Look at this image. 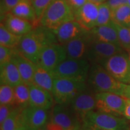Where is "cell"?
<instances>
[{
    "mask_svg": "<svg viewBox=\"0 0 130 130\" xmlns=\"http://www.w3.org/2000/svg\"><path fill=\"white\" fill-rule=\"evenodd\" d=\"M34 28L30 32L22 36L17 47L23 56L35 64L39 62L40 56L45 46L58 42L53 31L43 27Z\"/></svg>",
    "mask_w": 130,
    "mask_h": 130,
    "instance_id": "1",
    "label": "cell"
},
{
    "mask_svg": "<svg viewBox=\"0 0 130 130\" xmlns=\"http://www.w3.org/2000/svg\"><path fill=\"white\" fill-rule=\"evenodd\" d=\"M125 118L96 110L90 112L83 120V128L86 130H130Z\"/></svg>",
    "mask_w": 130,
    "mask_h": 130,
    "instance_id": "2",
    "label": "cell"
},
{
    "mask_svg": "<svg viewBox=\"0 0 130 130\" xmlns=\"http://www.w3.org/2000/svg\"><path fill=\"white\" fill-rule=\"evenodd\" d=\"M87 80L89 86L95 93L111 92L121 94L123 83L112 77L101 64H91Z\"/></svg>",
    "mask_w": 130,
    "mask_h": 130,
    "instance_id": "3",
    "label": "cell"
},
{
    "mask_svg": "<svg viewBox=\"0 0 130 130\" xmlns=\"http://www.w3.org/2000/svg\"><path fill=\"white\" fill-rule=\"evenodd\" d=\"M73 20H75L74 13L66 0H53L42 16L40 25L53 31Z\"/></svg>",
    "mask_w": 130,
    "mask_h": 130,
    "instance_id": "4",
    "label": "cell"
},
{
    "mask_svg": "<svg viewBox=\"0 0 130 130\" xmlns=\"http://www.w3.org/2000/svg\"><path fill=\"white\" fill-rule=\"evenodd\" d=\"M86 81L54 78L52 94L56 104H70L77 96L87 89Z\"/></svg>",
    "mask_w": 130,
    "mask_h": 130,
    "instance_id": "5",
    "label": "cell"
},
{
    "mask_svg": "<svg viewBox=\"0 0 130 130\" xmlns=\"http://www.w3.org/2000/svg\"><path fill=\"white\" fill-rule=\"evenodd\" d=\"M91 64L86 58H66L51 74L54 78H68L87 81Z\"/></svg>",
    "mask_w": 130,
    "mask_h": 130,
    "instance_id": "6",
    "label": "cell"
},
{
    "mask_svg": "<svg viewBox=\"0 0 130 130\" xmlns=\"http://www.w3.org/2000/svg\"><path fill=\"white\" fill-rule=\"evenodd\" d=\"M51 121L60 126L63 130H78L83 128L82 121L75 113L71 104H56L54 105Z\"/></svg>",
    "mask_w": 130,
    "mask_h": 130,
    "instance_id": "7",
    "label": "cell"
},
{
    "mask_svg": "<svg viewBox=\"0 0 130 130\" xmlns=\"http://www.w3.org/2000/svg\"><path fill=\"white\" fill-rule=\"evenodd\" d=\"M102 66L117 80L123 83H130V60L123 53L116 54L105 61Z\"/></svg>",
    "mask_w": 130,
    "mask_h": 130,
    "instance_id": "8",
    "label": "cell"
},
{
    "mask_svg": "<svg viewBox=\"0 0 130 130\" xmlns=\"http://www.w3.org/2000/svg\"><path fill=\"white\" fill-rule=\"evenodd\" d=\"M120 45L108 42L92 41L87 50L86 59L91 64H102L107 59L116 54L123 53Z\"/></svg>",
    "mask_w": 130,
    "mask_h": 130,
    "instance_id": "9",
    "label": "cell"
},
{
    "mask_svg": "<svg viewBox=\"0 0 130 130\" xmlns=\"http://www.w3.org/2000/svg\"><path fill=\"white\" fill-rule=\"evenodd\" d=\"M95 97L96 110L123 116L128 98L111 92L96 93Z\"/></svg>",
    "mask_w": 130,
    "mask_h": 130,
    "instance_id": "10",
    "label": "cell"
},
{
    "mask_svg": "<svg viewBox=\"0 0 130 130\" xmlns=\"http://www.w3.org/2000/svg\"><path fill=\"white\" fill-rule=\"evenodd\" d=\"M66 58L67 55L64 45L56 42L44 47L37 64L51 72Z\"/></svg>",
    "mask_w": 130,
    "mask_h": 130,
    "instance_id": "11",
    "label": "cell"
},
{
    "mask_svg": "<svg viewBox=\"0 0 130 130\" xmlns=\"http://www.w3.org/2000/svg\"><path fill=\"white\" fill-rule=\"evenodd\" d=\"M22 123L29 130H42L48 123L47 110L28 105L22 110Z\"/></svg>",
    "mask_w": 130,
    "mask_h": 130,
    "instance_id": "12",
    "label": "cell"
},
{
    "mask_svg": "<svg viewBox=\"0 0 130 130\" xmlns=\"http://www.w3.org/2000/svg\"><path fill=\"white\" fill-rule=\"evenodd\" d=\"M99 5L88 1L74 13L75 20L86 31H90L96 27L98 15Z\"/></svg>",
    "mask_w": 130,
    "mask_h": 130,
    "instance_id": "13",
    "label": "cell"
},
{
    "mask_svg": "<svg viewBox=\"0 0 130 130\" xmlns=\"http://www.w3.org/2000/svg\"><path fill=\"white\" fill-rule=\"evenodd\" d=\"M90 32L87 31L64 45L67 58L83 59L86 58L87 50L92 42Z\"/></svg>",
    "mask_w": 130,
    "mask_h": 130,
    "instance_id": "14",
    "label": "cell"
},
{
    "mask_svg": "<svg viewBox=\"0 0 130 130\" xmlns=\"http://www.w3.org/2000/svg\"><path fill=\"white\" fill-rule=\"evenodd\" d=\"M70 104L83 122L86 115L96 109L95 93L90 92L86 89L75 98Z\"/></svg>",
    "mask_w": 130,
    "mask_h": 130,
    "instance_id": "15",
    "label": "cell"
},
{
    "mask_svg": "<svg viewBox=\"0 0 130 130\" xmlns=\"http://www.w3.org/2000/svg\"><path fill=\"white\" fill-rule=\"evenodd\" d=\"M53 31L58 43L64 45L88 31L84 30L77 21L73 20L65 22Z\"/></svg>",
    "mask_w": 130,
    "mask_h": 130,
    "instance_id": "16",
    "label": "cell"
},
{
    "mask_svg": "<svg viewBox=\"0 0 130 130\" xmlns=\"http://www.w3.org/2000/svg\"><path fill=\"white\" fill-rule=\"evenodd\" d=\"M30 103L29 105L46 110L54 105V100L51 92L39 87L34 83L29 84Z\"/></svg>",
    "mask_w": 130,
    "mask_h": 130,
    "instance_id": "17",
    "label": "cell"
},
{
    "mask_svg": "<svg viewBox=\"0 0 130 130\" xmlns=\"http://www.w3.org/2000/svg\"><path fill=\"white\" fill-rule=\"evenodd\" d=\"M2 23L9 31L16 35L22 36L35 28L30 21L9 13L1 18Z\"/></svg>",
    "mask_w": 130,
    "mask_h": 130,
    "instance_id": "18",
    "label": "cell"
},
{
    "mask_svg": "<svg viewBox=\"0 0 130 130\" xmlns=\"http://www.w3.org/2000/svg\"><path fill=\"white\" fill-rule=\"evenodd\" d=\"M12 61L17 66L23 83L28 85L32 83L36 64L25 57L17 48H14Z\"/></svg>",
    "mask_w": 130,
    "mask_h": 130,
    "instance_id": "19",
    "label": "cell"
},
{
    "mask_svg": "<svg viewBox=\"0 0 130 130\" xmlns=\"http://www.w3.org/2000/svg\"><path fill=\"white\" fill-rule=\"evenodd\" d=\"M89 32L92 41L108 42L120 45L118 32L113 21L107 25L96 26L89 31Z\"/></svg>",
    "mask_w": 130,
    "mask_h": 130,
    "instance_id": "20",
    "label": "cell"
},
{
    "mask_svg": "<svg viewBox=\"0 0 130 130\" xmlns=\"http://www.w3.org/2000/svg\"><path fill=\"white\" fill-rule=\"evenodd\" d=\"M0 67L1 84H7L15 87L23 83L17 66L12 60L1 65Z\"/></svg>",
    "mask_w": 130,
    "mask_h": 130,
    "instance_id": "21",
    "label": "cell"
},
{
    "mask_svg": "<svg viewBox=\"0 0 130 130\" xmlns=\"http://www.w3.org/2000/svg\"><path fill=\"white\" fill-rule=\"evenodd\" d=\"M10 13L21 18L30 21L33 25L35 28L40 25L31 0H21Z\"/></svg>",
    "mask_w": 130,
    "mask_h": 130,
    "instance_id": "22",
    "label": "cell"
},
{
    "mask_svg": "<svg viewBox=\"0 0 130 130\" xmlns=\"http://www.w3.org/2000/svg\"><path fill=\"white\" fill-rule=\"evenodd\" d=\"M54 79L51 72L42 68L39 64H36L32 83L52 93Z\"/></svg>",
    "mask_w": 130,
    "mask_h": 130,
    "instance_id": "23",
    "label": "cell"
},
{
    "mask_svg": "<svg viewBox=\"0 0 130 130\" xmlns=\"http://www.w3.org/2000/svg\"><path fill=\"white\" fill-rule=\"evenodd\" d=\"M14 105L19 108H26L30 103V88L28 84L22 83L14 87Z\"/></svg>",
    "mask_w": 130,
    "mask_h": 130,
    "instance_id": "24",
    "label": "cell"
},
{
    "mask_svg": "<svg viewBox=\"0 0 130 130\" xmlns=\"http://www.w3.org/2000/svg\"><path fill=\"white\" fill-rule=\"evenodd\" d=\"M22 36L13 33L2 23L0 25V45L11 48H17Z\"/></svg>",
    "mask_w": 130,
    "mask_h": 130,
    "instance_id": "25",
    "label": "cell"
},
{
    "mask_svg": "<svg viewBox=\"0 0 130 130\" xmlns=\"http://www.w3.org/2000/svg\"><path fill=\"white\" fill-rule=\"evenodd\" d=\"M22 108L15 107L10 115L1 124V130H16L22 124Z\"/></svg>",
    "mask_w": 130,
    "mask_h": 130,
    "instance_id": "26",
    "label": "cell"
},
{
    "mask_svg": "<svg viewBox=\"0 0 130 130\" xmlns=\"http://www.w3.org/2000/svg\"><path fill=\"white\" fill-rule=\"evenodd\" d=\"M112 21L119 25L129 27L130 24V7L125 4L112 11Z\"/></svg>",
    "mask_w": 130,
    "mask_h": 130,
    "instance_id": "27",
    "label": "cell"
},
{
    "mask_svg": "<svg viewBox=\"0 0 130 130\" xmlns=\"http://www.w3.org/2000/svg\"><path fill=\"white\" fill-rule=\"evenodd\" d=\"M113 23L118 32L120 45L123 49L128 51L130 49V28L119 25L115 22Z\"/></svg>",
    "mask_w": 130,
    "mask_h": 130,
    "instance_id": "28",
    "label": "cell"
},
{
    "mask_svg": "<svg viewBox=\"0 0 130 130\" xmlns=\"http://www.w3.org/2000/svg\"><path fill=\"white\" fill-rule=\"evenodd\" d=\"M112 22V10L106 2L99 5L96 26L107 25Z\"/></svg>",
    "mask_w": 130,
    "mask_h": 130,
    "instance_id": "29",
    "label": "cell"
},
{
    "mask_svg": "<svg viewBox=\"0 0 130 130\" xmlns=\"http://www.w3.org/2000/svg\"><path fill=\"white\" fill-rule=\"evenodd\" d=\"M0 104L14 105V87L7 84H1Z\"/></svg>",
    "mask_w": 130,
    "mask_h": 130,
    "instance_id": "30",
    "label": "cell"
},
{
    "mask_svg": "<svg viewBox=\"0 0 130 130\" xmlns=\"http://www.w3.org/2000/svg\"><path fill=\"white\" fill-rule=\"evenodd\" d=\"M31 1L35 9L37 19L40 23L42 16L53 0H31Z\"/></svg>",
    "mask_w": 130,
    "mask_h": 130,
    "instance_id": "31",
    "label": "cell"
},
{
    "mask_svg": "<svg viewBox=\"0 0 130 130\" xmlns=\"http://www.w3.org/2000/svg\"><path fill=\"white\" fill-rule=\"evenodd\" d=\"M21 0H1L0 1V16L1 18L12 12L13 8Z\"/></svg>",
    "mask_w": 130,
    "mask_h": 130,
    "instance_id": "32",
    "label": "cell"
},
{
    "mask_svg": "<svg viewBox=\"0 0 130 130\" xmlns=\"http://www.w3.org/2000/svg\"><path fill=\"white\" fill-rule=\"evenodd\" d=\"M14 48L0 45V66L12 60Z\"/></svg>",
    "mask_w": 130,
    "mask_h": 130,
    "instance_id": "33",
    "label": "cell"
},
{
    "mask_svg": "<svg viewBox=\"0 0 130 130\" xmlns=\"http://www.w3.org/2000/svg\"><path fill=\"white\" fill-rule=\"evenodd\" d=\"M13 105H1L0 106V123H2L15 108Z\"/></svg>",
    "mask_w": 130,
    "mask_h": 130,
    "instance_id": "34",
    "label": "cell"
},
{
    "mask_svg": "<svg viewBox=\"0 0 130 130\" xmlns=\"http://www.w3.org/2000/svg\"><path fill=\"white\" fill-rule=\"evenodd\" d=\"M69 6L75 13L77 10L84 6L89 0H66Z\"/></svg>",
    "mask_w": 130,
    "mask_h": 130,
    "instance_id": "35",
    "label": "cell"
},
{
    "mask_svg": "<svg viewBox=\"0 0 130 130\" xmlns=\"http://www.w3.org/2000/svg\"><path fill=\"white\" fill-rule=\"evenodd\" d=\"M106 3L108 5L111 10L113 11L123 5L127 4L128 1L127 0H107Z\"/></svg>",
    "mask_w": 130,
    "mask_h": 130,
    "instance_id": "36",
    "label": "cell"
},
{
    "mask_svg": "<svg viewBox=\"0 0 130 130\" xmlns=\"http://www.w3.org/2000/svg\"><path fill=\"white\" fill-rule=\"evenodd\" d=\"M120 95L130 100V84L123 83Z\"/></svg>",
    "mask_w": 130,
    "mask_h": 130,
    "instance_id": "37",
    "label": "cell"
},
{
    "mask_svg": "<svg viewBox=\"0 0 130 130\" xmlns=\"http://www.w3.org/2000/svg\"><path fill=\"white\" fill-rule=\"evenodd\" d=\"M46 128L48 130H63V128L60 126L52 122L51 121H50V122H48L46 125Z\"/></svg>",
    "mask_w": 130,
    "mask_h": 130,
    "instance_id": "38",
    "label": "cell"
},
{
    "mask_svg": "<svg viewBox=\"0 0 130 130\" xmlns=\"http://www.w3.org/2000/svg\"><path fill=\"white\" fill-rule=\"evenodd\" d=\"M123 116L126 119L130 120V100H129V99H128L127 102H126L124 113H123Z\"/></svg>",
    "mask_w": 130,
    "mask_h": 130,
    "instance_id": "39",
    "label": "cell"
},
{
    "mask_svg": "<svg viewBox=\"0 0 130 130\" xmlns=\"http://www.w3.org/2000/svg\"><path fill=\"white\" fill-rule=\"evenodd\" d=\"M89 1H91V2L95 3V4H97L98 5H100L102 3H104L105 2H106L107 0H89Z\"/></svg>",
    "mask_w": 130,
    "mask_h": 130,
    "instance_id": "40",
    "label": "cell"
},
{
    "mask_svg": "<svg viewBox=\"0 0 130 130\" xmlns=\"http://www.w3.org/2000/svg\"><path fill=\"white\" fill-rule=\"evenodd\" d=\"M16 130H29V129L26 127L25 125H24L23 123H22V124L20 126H19V127Z\"/></svg>",
    "mask_w": 130,
    "mask_h": 130,
    "instance_id": "41",
    "label": "cell"
},
{
    "mask_svg": "<svg viewBox=\"0 0 130 130\" xmlns=\"http://www.w3.org/2000/svg\"><path fill=\"white\" fill-rule=\"evenodd\" d=\"M128 52V57H129V60H130V49H129V50Z\"/></svg>",
    "mask_w": 130,
    "mask_h": 130,
    "instance_id": "42",
    "label": "cell"
},
{
    "mask_svg": "<svg viewBox=\"0 0 130 130\" xmlns=\"http://www.w3.org/2000/svg\"><path fill=\"white\" fill-rule=\"evenodd\" d=\"M128 1V6H129L130 7V0H127Z\"/></svg>",
    "mask_w": 130,
    "mask_h": 130,
    "instance_id": "43",
    "label": "cell"
},
{
    "mask_svg": "<svg viewBox=\"0 0 130 130\" xmlns=\"http://www.w3.org/2000/svg\"><path fill=\"white\" fill-rule=\"evenodd\" d=\"M78 130H84V129H83V128H81V129H79Z\"/></svg>",
    "mask_w": 130,
    "mask_h": 130,
    "instance_id": "44",
    "label": "cell"
},
{
    "mask_svg": "<svg viewBox=\"0 0 130 130\" xmlns=\"http://www.w3.org/2000/svg\"><path fill=\"white\" fill-rule=\"evenodd\" d=\"M129 128H130V122H129Z\"/></svg>",
    "mask_w": 130,
    "mask_h": 130,
    "instance_id": "45",
    "label": "cell"
},
{
    "mask_svg": "<svg viewBox=\"0 0 130 130\" xmlns=\"http://www.w3.org/2000/svg\"><path fill=\"white\" fill-rule=\"evenodd\" d=\"M129 27L130 28V24H129Z\"/></svg>",
    "mask_w": 130,
    "mask_h": 130,
    "instance_id": "46",
    "label": "cell"
},
{
    "mask_svg": "<svg viewBox=\"0 0 130 130\" xmlns=\"http://www.w3.org/2000/svg\"><path fill=\"white\" fill-rule=\"evenodd\" d=\"M129 84H130V83H129Z\"/></svg>",
    "mask_w": 130,
    "mask_h": 130,
    "instance_id": "47",
    "label": "cell"
}]
</instances>
